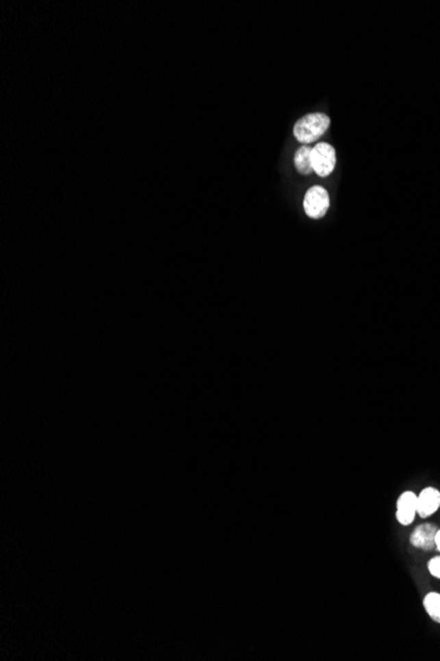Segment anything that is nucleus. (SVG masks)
Instances as JSON below:
<instances>
[{
    "label": "nucleus",
    "mask_w": 440,
    "mask_h": 661,
    "mask_svg": "<svg viewBox=\"0 0 440 661\" xmlns=\"http://www.w3.org/2000/svg\"><path fill=\"white\" fill-rule=\"evenodd\" d=\"M330 118L323 112L307 114L294 125V136L302 144L317 142L330 127Z\"/></svg>",
    "instance_id": "obj_1"
},
{
    "label": "nucleus",
    "mask_w": 440,
    "mask_h": 661,
    "mask_svg": "<svg viewBox=\"0 0 440 661\" xmlns=\"http://www.w3.org/2000/svg\"><path fill=\"white\" fill-rule=\"evenodd\" d=\"M330 208V197L324 188L313 186L307 190L303 199V209L313 219L324 216Z\"/></svg>",
    "instance_id": "obj_2"
},
{
    "label": "nucleus",
    "mask_w": 440,
    "mask_h": 661,
    "mask_svg": "<svg viewBox=\"0 0 440 661\" xmlns=\"http://www.w3.org/2000/svg\"><path fill=\"white\" fill-rule=\"evenodd\" d=\"M336 165V152L333 145L318 143L313 148V169L319 177H327Z\"/></svg>",
    "instance_id": "obj_3"
},
{
    "label": "nucleus",
    "mask_w": 440,
    "mask_h": 661,
    "mask_svg": "<svg viewBox=\"0 0 440 661\" xmlns=\"http://www.w3.org/2000/svg\"><path fill=\"white\" fill-rule=\"evenodd\" d=\"M418 514V495L413 491H405L397 501L396 516L400 524L410 525Z\"/></svg>",
    "instance_id": "obj_4"
},
{
    "label": "nucleus",
    "mask_w": 440,
    "mask_h": 661,
    "mask_svg": "<svg viewBox=\"0 0 440 661\" xmlns=\"http://www.w3.org/2000/svg\"><path fill=\"white\" fill-rule=\"evenodd\" d=\"M437 534H438V528L434 524L427 523V524H422V525H419L414 529V532L411 534V537H410V541H411L413 547H415L418 549L431 551V549L437 548V544H435Z\"/></svg>",
    "instance_id": "obj_5"
},
{
    "label": "nucleus",
    "mask_w": 440,
    "mask_h": 661,
    "mask_svg": "<svg viewBox=\"0 0 440 661\" xmlns=\"http://www.w3.org/2000/svg\"><path fill=\"white\" fill-rule=\"evenodd\" d=\"M440 507V491L434 487H426L418 495V515L422 519L432 516Z\"/></svg>",
    "instance_id": "obj_6"
},
{
    "label": "nucleus",
    "mask_w": 440,
    "mask_h": 661,
    "mask_svg": "<svg viewBox=\"0 0 440 661\" xmlns=\"http://www.w3.org/2000/svg\"><path fill=\"white\" fill-rule=\"evenodd\" d=\"M294 164L300 175H309L313 169V149L303 145L297 151L294 156Z\"/></svg>",
    "instance_id": "obj_7"
},
{
    "label": "nucleus",
    "mask_w": 440,
    "mask_h": 661,
    "mask_svg": "<svg viewBox=\"0 0 440 661\" xmlns=\"http://www.w3.org/2000/svg\"><path fill=\"white\" fill-rule=\"evenodd\" d=\"M423 606L428 616L440 623V594L439 593H428L423 599Z\"/></svg>",
    "instance_id": "obj_8"
},
{
    "label": "nucleus",
    "mask_w": 440,
    "mask_h": 661,
    "mask_svg": "<svg viewBox=\"0 0 440 661\" xmlns=\"http://www.w3.org/2000/svg\"><path fill=\"white\" fill-rule=\"evenodd\" d=\"M428 571L435 577L440 579V556H437L428 561Z\"/></svg>",
    "instance_id": "obj_9"
},
{
    "label": "nucleus",
    "mask_w": 440,
    "mask_h": 661,
    "mask_svg": "<svg viewBox=\"0 0 440 661\" xmlns=\"http://www.w3.org/2000/svg\"><path fill=\"white\" fill-rule=\"evenodd\" d=\"M435 544H437V549L440 552V529H438V534L435 537Z\"/></svg>",
    "instance_id": "obj_10"
}]
</instances>
